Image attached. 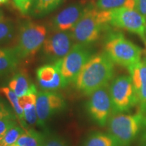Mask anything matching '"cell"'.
Segmentation results:
<instances>
[{
  "instance_id": "1",
  "label": "cell",
  "mask_w": 146,
  "mask_h": 146,
  "mask_svg": "<svg viewBox=\"0 0 146 146\" xmlns=\"http://www.w3.org/2000/svg\"><path fill=\"white\" fill-rule=\"evenodd\" d=\"M114 73V62L106 53L94 55L82 68L75 83L76 88L86 96L108 85Z\"/></svg>"
},
{
  "instance_id": "2",
  "label": "cell",
  "mask_w": 146,
  "mask_h": 146,
  "mask_svg": "<svg viewBox=\"0 0 146 146\" xmlns=\"http://www.w3.org/2000/svg\"><path fill=\"white\" fill-rule=\"evenodd\" d=\"M110 21V11L100 10L90 5L71 30L76 43L91 45L100 37Z\"/></svg>"
},
{
  "instance_id": "3",
  "label": "cell",
  "mask_w": 146,
  "mask_h": 146,
  "mask_svg": "<svg viewBox=\"0 0 146 146\" xmlns=\"http://www.w3.org/2000/svg\"><path fill=\"white\" fill-rule=\"evenodd\" d=\"M108 125L109 134L120 146H130L141 129L146 131V116L141 112L135 115L114 113Z\"/></svg>"
},
{
  "instance_id": "4",
  "label": "cell",
  "mask_w": 146,
  "mask_h": 146,
  "mask_svg": "<svg viewBox=\"0 0 146 146\" xmlns=\"http://www.w3.org/2000/svg\"><path fill=\"white\" fill-rule=\"evenodd\" d=\"M105 53L114 63L129 68L141 61L143 51L120 33L108 36L105 43Z\"/></svg>"
},
{
  "instance_id": "5",
  "label": "cell",
  "mask_w": 146,
  "mask_h": 146,
  "mask_svg": "<svg viewBox=\"0 0 146 146\" xmlns=\"http://www.w3.org/2000/svg\"><path fill=\"white\" fill-rule=\"evenodd\" d=\"M47 33L44 25L31 21L23 22L19 27L17 45L14 47L20 59L33 56L43 46Z\"/></svg>"
},
{
  "instance_id": "6",
  "label": "cell",
  "mask_w": 146,
  "mask_h": 146,
  "mask_svg": "<svg viewBox=\"0 0 146 146\" xmlns=\"http://www.w3.org/2000/svg\"><path fill=\"white\" fill-rule=\"evenodd\" d=\"M114 113L127 112L138 104V98L131 76L120 75L109 85Z\"/></svg>"
},
{
  "instance_id": "7",
  "label": "cell",
  "mask_w": 146,
  "mask_h": 146,
  "mask_svg": "<svg viewBox=\"0 0 146 146\" xmlns=\"http://www.w3.org/2000/svg\"><path fill=\"white\" fill-rule=\"evenodd\" d=\"M93 56L90 45L75 43L63 59L56 62L67 85L76 81L83 67Z\"/></svg>"
},
{
  "instance_id": "8",
  "label": "cell",
  "mask_w": 146,
  "mask_h": 146,
  "mask_svg": "<svg viewBox=\"0 0 146 146\" xmlns=\"http://www.w3.org/2000/svg\"><path fill=\"white\" fill-rule=\"evenodd\" d=\"M74 42L71 31H53L46 36L42 46V53L47 60L56 62L68 54L74 46Z\"/></svg>"
},
{
  "instance_id": "9",
  "label": "cell",
  "mask_w": 146,
  "mask_h": 146,
  "mask_svg": "<svg viewBox=\"0 0 146 146\" xmlns=\"http://www.w3.org/2000/svg\"><path fill=\"white\" fill-rule=\"evenodd\" d=\"M90 96L87 103V112L95 123L104 127L114 114L109 85L98 89Z\"/></svg>"
},
{
  "instance_id": "10",
  "label": "cell",
  "mask_w": 146,
  "mask_h": 146,
  "mask_svg": "<svg viewBox=\"0 0 146 146\" xmlns=\"http://www.w3.org/2000/svg\"><path fill=\"white\" fill-rule=\"evenodd\" d=\"M110 24L138 35L144 42L146 41V19L134 9L121 7L110 11Z\"/></svg>"
},
{
  "instance_id": "11",
  "label": "cell",
  "mask_w": 146,
  "mask_h": 146,
  "mask_svg": "<svg viewBox=\"0 0 146 146\" xmlns=\"http://www.w3.org/2000/svg\"><path fill=\"white\" fill-rule=\"evenodd\" d=\"M66 101L62 95L53 91H39L36 94V109L38 125L43 127L53 115L65 108Z\"/></svg>"
},
{
  "instance_id": "12",
  "label": "cell",
  "mask_w": 146,
  "mask_h": 146,
  "mask_svg": "<svg viewBox=\"0 0 146 146\" xmlns=\"http://www.w3.org/2000/svg\"><path fill=\"white\" fill-rule=\"evenodd\" d=\"M89 5L77 3L66 7L53 18L51 21L52 30L70 31L80 21Z\"/></svg>"
},
{
  "instance_id": "13",
  "label": "cell",
  "mask_w": 146,
  "mask_h": 146,
  "mask_svg": "<svg viewBox=\"0 0 146 146\" xmlns=\"http://www.w3.org/2000/svg\"><path fill=\"white\" fill-rule=\"evenodd\" d=\"M36 74L38 84L45 91H55L68 85L56 62L39 67L36 71Z\"/></svg>"
},
{
  "instance_id": "14",
  "label": "cell",
  "mask_w": 146,
  "mask_h": 146,
  "mask_svg": "<svg viewBox=\"0 0 146 146\" xmlns=\"http://www.w3.org/2000/svg\"><path fill=\"white\" fill-rule=\"evenodd\" d=\"M137 96L140 112L146 116V58L137 64L128 68Z\"/></svg>"
},
{
  "instance_id": "15",
  "label": "cell",
  "mask_w": 146,
  "mask_h": 146,
  "mask_svg": "<svg viewBox=\"0 0 146 146\" xmlns=\"http://www.w3.org/2000/svg\"><path fill=\"white\" fill-rule=\"evenodd\" d=\"M8 85L9 88L13 91L18 98L31 93H37L35 85L31 82L28 75L25 72H18L14 74Z\"/></svg>"
},
{
  "instance_id": "16",
  "label": "cell",
  "mask_w": 146,
  "mask_h": 146,
  "mask_svg": "<svg viewBox=\"0 0 146 146\" xmlns=\"http://www.w3.org/2000/svg\"><path fill=\"white\" fill-rule=\"evenodd\" d=\"M20 60L15 48H0V77L13 72Z\"/></svg>"
},
{
  "instance_id": "17",
  "label": "cell",
  "mask_w": 146,
  "mask_h": 146,
  "mask_svg": "<svg viewBox=\"0 0 146 146\" xmlns=\"http://www.w3.org/2000/svg\"><path fill=\"white\" fill-rule=\"evenodd\" d=\"M36 94L31 93L21 98H19V102L24 110V117L25 123L34 125L38 122L36 109Z\"/></svg>"
},
{
  "instance_id": "18",
  "label": "cell",
  "mask_w": 146,
  "mask_h": 146,
  "mask_svg": "<svg viewBox=\"0 0 146 146\" xmlns=\"http://www.w3.org/2000/svg\"><path fill=\"white\" fill-rule=\"evenodd\" d=\"M64 0H35L29 13L35 18H41L59 7Z\"/></svg>"
},
{
  "instance_id": "19",
  "label": "cell",
  "mask_w": 146,
  "mask_h": 146,
  "mask_svg": "<svg viewBox=\"0 0 146 146\" xmlns=\"http://www.w3.org/2000/svg\"><path fill=\"white\" fill-rule=\"evenodd\" d=\"M45 135L33 129L25 131L13 146H43Z\"/></svg>"
},
{
  "instance_id": "20",
  "label": "cell",
  "mask_w": 146,
  "mask_h": 146,
  "mask_svg": "<svg viewBox=\"0 0 146 146\" xmlns=\"http://www.w3.org/2000/svg\"><path fill=\"white\" fill-rule=\"evenodd\" d=\"M83 146H120L110 134L97 132L86 139Z\"/></svg>"
},
{
  "instance_id": "21",
  "label": "cell",
  "mask_w": 146,
  "mask_h": 146,
  "mask_svg": "<svg viewBox=\"0 0 146 146\" xmlns=\"http://www.w3.org/2000/svg\"><path fill=\"white\" fill-rule=\"evenodd\" d=\"M0 92H1L4 96L6 97L7 99L10 102L12 108H13L14 112H15L16 116L20 120L22 124V126L25 127L26 123H25V117H24V110L21 107L19 102V98L16 96L15 93L13 91L11 90L9 87H1L0 89Z\"/></svg>"
},
{
  "instance_id": "22",
  "label": "cell",
  "mask_w": 146,
  "mask_h": 146,
  "mask_svg": "<svg viewBox=\"0 0 146 146\" xmlns=\"http://www.w3.org/2000/svg\"><path fill=\"white\" fill-rule=\"evenodd\" d=\"M24 132L23 128L16 124L7 131L1 141V144L3 146H13Z\"/></svg>"
},
{
  "instance_id": "23",
  "label": "cell",
  "mask_w": 146,
  "mask_h": 146,
  "mask_svg": "<svg viewBox=\"0 0 146 146\" xmlns=\"http://www.w3.org/2000/svg\"><path fill=\"white\" fill-rule=\"evenodd\" d=\"M127 0H98L97 8L100 10L112 11L124 7Z\"/></svg>"
},
{
  "instance_id": "24",
  "label": "cell",
  "mask_w": 146,
  "mask_h": 146,
  "mask_svg": "<svg viewBox=\"0 0 146 146\" xmlns=\"http://www.w3.org/2000/svg\"><path fill=\"white\" fill-rule=\"evenodd\" d=\"M14 30L13 22L8 19L0 21V42L8 40L12 36Z\"/></svg>"
},
{
  "instance_id": "25",
  "label": "cell",
  "mask_w": 146,
  "mask_h": 146,
  "mask_svg": "<svg viewBox=\"0 0 146 146\" xmlns=\"http://www.w3.org/2000/svg\"><path fill=\"white\" fill-rule=\"evenodd\" d=\"M16 125V117H8L0 120V142L7 131Z\"/></svg>"
},
{
  "instance_id": "26",
  "label": "cell",
  "mask_w": 146,
  "mask_h": 146,
  "mask_svg": "<svg viewBox=\"0 0 146 146\" xmlns=\"http://www.w3.org/2000/svg\"><path fill=\"white\" fill-rule=\"evenodd\" d=\"M35 0H13L14 7L23 14H27L30 12Z\"/></svg>"
},
{
  "instance_id": "27",
  "label": "cell",
  "mask_w": 146,
  "mask_h": 146,
  "mask_svg": "<svg viewBox=\"0 0 146 146\" xmlns=\"http://www.w3.org/2000/svg\"><path fill=\"white\" fill-rule=\"evenodd\" d=\"M43 146H68L66 142L56 135H45Z\"/></svg>"
},
{
  "instance_id": "28",
  "label": "cell",
  "mask_w": 146,
  "mask_h": 146,
  "mask_svg": "<svg viewBox=\"0 0 146 146\" xmlns=\"http://www.w3.org/2000/svg\"><path fill=\"white\" fill-rule=\"evenodd\" d=\"M8 117H16V116L10 107L3 101L0 100V120Z\"/></svg>"
},
{
  "instance_id": "29",
  "label": "cell",
  "mask_w": 146,
  "mask_h": 146,
  "mask_svg": "<svg viewBox=\"0 0 146 146\" xmlns=\"http://www.w3.org/2000/svg\"><path fill=\"white\" fill-rule=\"evenodd\" d=\"M134 9L146 19V0H136Z\"/></svg>"
},
{
  "instance_id": "30",
  "label": "cell",
  "mask_w": 146,
  "mask_h": 146,
  "mask_svg": "<svg viewBox=\"0 0 146 146\" xmlns=\"http://www.w3.org/2000/svg\"><path fill=\"white\" fill-rule=\"evenodd\" d=\"M136 0H127L126 1L125 5L124 7L129 8V9H134L135 4Z\"/></svg>"
},
{
  "instance_id": "31",
  "label": "cell",
  "mask_w": 146,
  "mask_h": 146,
  "mask_svg": "<svg viewBox=\"0 0 146 146\" xmlns=\"http://www.w3.org/2000/svg\"><path fill=\"white\" fill-rule=\"evenodd\" d=\"M139 146H146V131H144V133L141 135Z\"/></svg>"
},
{
  "instance_id": "32",
  "label": "cell",
  "mask_w": 146,
  "mask_h": 146,
  "mask_svg": "<svg viewBox=\"0 0 146 146\" xmlns=\"http://www.w3.org/2000/svg\"><path fill=\"white\" fill-rule=\"evenodd\" d=\"M3 19H4V16H3V13L2 11H1V10H0V21Z\"/></svg>"
},
{
  "instance_id": "33",
  "label": "cell",
  "mask_w": 146,
  "mask_h": 146,
  "mask_svg": "<svg viewBox=\"0 0 146 146\" xmlns=\"http://www.w3.org/2000/svg\"><path fill=\"white\" fill-rule=\"evenodd\" d=\"M9 1V0H0V5L5 4Z\"/></svg>"
},
{
  "instance_id": "34",
  "label": "cell",
  "mask_w": 146,
  "mask_h": 146,
  "mask_svg": "<svg viewBox=\"0 0 146 146\" xmlns=\"http://www.w3.org/2000/svg\"><path fill=\"white\" fill-rule=\"evenodd\" d=\"M144 43H145V47H146V41L144 42ZM145 54H146V50H145Z\"/></svg>"
},
{
  "instance_id": "35",
  "label": "cell",
  "mask_w": 146,
  "mask_h": 146,
  "mask_svg": "<svg viewBox=\"0 0 146 146\" xmlns=\"http://www.w3.org/2000/svg\"><path fill=\"white\" fill-rule=\"evenodd\" d=\"M0 146H3V145H2V144H1V142H0Z\"/></svg>"
},
{
  "instance_id": "36",
  "label": "cell",
  "mask_w": 146,
  "mask_h": 146,
  "mask_svg": "<svg viewBox=\"0 0 146 146\" xmlns=\"http://www.w3.org/2000/svg\"><path fill=\"white\" fill-rule=\"evenodd\" d=\"M145 32H146V31H145Z\"/></svg>"
}]
</instances>
